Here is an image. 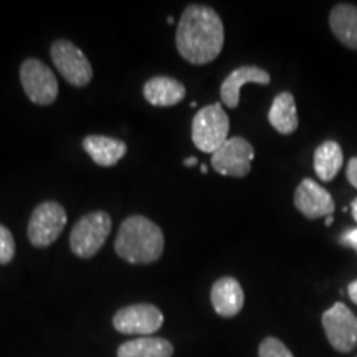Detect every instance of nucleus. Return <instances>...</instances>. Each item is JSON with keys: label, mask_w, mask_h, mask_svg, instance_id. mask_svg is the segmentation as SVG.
<instances>
[{"label": "nucleus", "mask_w": 357, "mask_h": 357, "mask_svg": "<svg viewBox=\"0 0 357 357\" xmlns=\"http://www.w3.org/2000/svg\"><path fill=\"white\" fill-rule=\"evenodd\" d=\"M225 33L220 15L207 6H189L177 24L178 55L192 65L212 63L220 55Z\"/></svg>", "instance_id": "f257e3e1"}, {"label": "nucleus", "mask_w": 357, "mask_h": 357, "mask_svg": "<svg viewBox=\"0 0 357 357\" xmlns=\"http://www.w3.org/2000/svg\"><path fill=\"white\" fill-rule=\"evenodd\" d=\"M114 250L132 265L158 261L164 252V234L158 223L142 215H131L121 223Z\"/></svg>", "instance_id": "f03ea898"}, {"label": "nucleus", "mask_w": 357, "mask_h": 357, "mask_svg": "<svg viewBox=\"0 0 357 357\" xmlns=\"http://www.w3.org/2000/svg\"><path fill=\"white\" fill-rule=\"evenodd\" d=\"M230 121L220 102L205 106L192 119V141L202 153L213 154L229 139Z\"/></svg>", "instance_id": "7ed1b4c3"}, {"label": "nucleus", "mask_w": 357, "mask_h": 357, "mask_svg": "<svg viewBox=\"0 0 357 357\" xmlns=\"http://www.w3.org/2000/svg\"><path fill=\"white\" fill-rule=\"evenodd\" d=\"M113 229L109 213L98 211L79 218L70 234V248L78 258H93L102 248Z\"/></svg>", "instance_id": "20e7f679"}, {"label": "nucleus", "mask_w": 357, "mask_h": 357, "mask_svg": "<svg viewBox=\"0 0 357 357\" xmlns=\"http://www.w3.org/2000/svg\"><path fill=\"white\" fill-rule=\"evenodd\" d=\"M66 225V211L63 205L53 200L42 202L35 207L29 220V240L33 247L45 248L56 242Z\"/></svg>", "instance_id": "39448f33"}, {"label": "nucleus", "mask_w": 357, "mask_h": 357, "mask_svg": "<svg viewBox=\"0 0 357 357\" xmlns=\"http://www.w3.org/2000/svg\"><path fill=\"white\" fill-rule=\"evenodd\" d=\"M20 82L25 95L33 105H53L58 96V82L55 73L43 61L29 58L20 66Z\"/></svg>", "instance_id": "423d86ee"}, {"label": "nucleus", "mask_w": 357, "mask_h": 357, "mask_svg": "<svg viewBox=\"0 0 357 357\" xmlns=\"http://www.w3.org/2000/svg\"><path fill=\"white\" fill-rule=\"evenodd\" d=\"M50 55L56 70L71 86H86L93 78V68L86 55L75 43L60 38L53 42Z\"/></svg>", "instance_id": "0eeeda50"}, {"label": "nucleus", "mask_w": 357, "mask_h": 357, "mask_svg": "<svg viewBox=\"0 0 357 357\" xmlns=\"http://www.w3.org/2000/svg\"><path fill=\"white\" fill-rule=\"evenodd\" d=\"M323 328L329 344L339 352H351L357 346V318L344 303L337 301L324 311Z\"/></svg>", "instance_id": "6e6552de"}, {"label": "nucleus", "mask_w": 357, "mask_h": 357, "mask_svg": "<svg viewBox=\"0 0 357 357\" xmlns=\"http://www.w3.org/2000/svg\"><path fill=\"white\" fill-rule=\"evenodd\" d=\"M255 158V149L243 137H231L227 139L220 149L212 154V167L220 176L245 177L252 171V160Z\"/></svg>", "instance_id": "1a4fd4ad"}, {"label": "nucleus", "mask_w": 357, "mask_h": 357, "mask_svg": "<svg viewBox=\"0 0 357 357\" xmlns=\"http://www.w3.org/2000/svg\"><path fill=\"white\" fill-rule=\"evenodd\" d=\"M164 323V314L159 307L154 305H131L123 307L114 314L113 324L116 331L123 334H131V336H153L158 333Z\"/></svg>", "instance_id": "9d476101"}, {"label": "nucleus", "mask_w": 357, "mask_h": 357, "mask_svg": "<svg viewBox=\"0 0 357 357\" xmlns=\"http://www.w3.org/2000/svg\"><path fill=\"white\" fill-rule=\"evenodd\" d=\"M294 207L306 218L314 220L319 217L333 215L336 205L331 194L324 187H321L312 178H303L294 192Z\"/></svg>", "instance_id": "9b49d317"}, {"label": "nucleus", "mask_w": 357, "mask_h": 357, "mask_svg": "<svg viewBox=\"0 0 357 357\" xmlns=\"http://www.w3.org/2000/svg\"><path fill=\"white\" fill-rule=\"evenodd\" d=\"M271 82L270 73L266 70L260 68V66H240L231 71V73L223 79L220 86V98L222 102L227 108H236L240 102V89L248 83H258V84H268Z\"/></svg>", "instance_id": "f8f14e48"}, {"label": "nucleus", "mask_w": 357, "mask_h": 357, "mask_svg": "<svg viewBox=\"0 0 357 357\" xmlns=\"http://www.w3.org/2000/svg\"><path fill=\"white\" fill-rule=\"evenodd\" d=\"M212 306L222 318H234L242 311L245 303L243 289L231 276H223L213 283L211 291Z\"/></svg>", "instance_id": "ddd939ff"}, {"label": "nucleus", "mask_w": 357, "mask_h": 357, "mask_svg": "<svg viewBox=\"0 0 357 357\" xmlns=\"http://www.w3.org/2000/svg\"><path fill=\"white\" fill-rule=\"evenodd\" d=\"M83 149L98 166L111 167L126 155L128 144L121 139H116V137L91 134L83 139Z\"/></svg>", "instance_id": "4468645a"}, {"label": "nucleus", "mask_w": 357, "mask_h": 357, "mask_svg": "<svg viewBox=\"0 0 357 357\" xmlns=\"http://www.w3.org/2000/svg\"><path fill=\"white\" fill-rule=\"evenodd\" d=\"M146 101L159 108H167L181 102L185 98V86L178 79L171 77H154L147 79L144 88Z\"/></svg>", "instance_id": "2eb2a0df"}, {"label": "nucleus", "mask_w": 357, "mask_h": 357, "mask_svg": "<svg viewBox=\"0 0 357 357\" xmlns=\"http://www.w3.org/2000/svg\"><path fill=\"white\" fill-rule=\"evenodd\" d=\"M329 26L344 47L357 50V7L339 3L329 13Z\"/></svg>", "instance_id": "dca6fc26"}, {"label": "nucleus", "mask_w": 357, "mask_h": 357, "mask_svg": "<svg viewBox=\"0 0 357 357\" xmlns=\"http://www.w3.org/2000/svg\"><path fill=\"white\" fill-rule=\"evenodd\" d=\"M344 164V153L336 141H324L314 151V172L323 182H331Z\"/></svg>", "instance_id": "f3484780"}, {"label": "nucleus", "mask_w": 357, "mask_h": 357, "mask_svg": "<svg viewBox=\"0 0 357 357\" xmlns=\"http://www.w3.org/2000/svg\"><path fill=\"white\" fill-rule=\"evenodd\" d=\"M268 121L280 134H293L298 129L296 101L291 93L283 91L271 102Z\"/></svg>", "instance_id": "a211bd4d"}, {"label": "nucleus", "mask_w": 357, "mask_h": 357, "mask_svg": "<svg viewBox=\"0 0 357 357\" xmlns=\"http://www.w3.org/2000/svg\"><path fill=\"white\" fill-rule=\"evenodd\" d=\"M174 346L164 337H137L119 346L118 357H172Z\"/></svg>", "instance_id": "6ab92c4d"}, {"label": "nucleus", "mask_w": 357, "mask_h": 357, "mask_svg": "<svg viewBox=\"0 0 357 357\" xmlns=\"http://www.w3.org/2000/svg\"><path fill=\"white\" fill-rule=\"evenodd\" d=\"M258 357H294L293 352L288 349L280 339L266 337L263 339L258 347Z\"/></svg>", "instance_id": "aec40b11"}, {"label": "nucleus", "mask_w": 357, "mask_h": 357, "mask_svg": "<svg viewBox=\"0 0 357 357\" xmlns=\"http://www.w3.org/2000/svg\"><path fill=\"white\" fill-rule=\"evenodd\" d=\"M15 257V240L12 231L0 223V265H8Z\"/></svg>", "instance_id": "412c9836"}, {"label": "nucleus", "mask_w": 357, "mask_h": 357, "mask_svg": "<svg viewBox=\"0 0 357 357\" xmlns=\"http://www.w3.org/2000/svg\"><path fill=\"white\" fill-rule=\"evenodd\" d=\"M339 242H341L342 247H349L352 250H356L357 253V229H351L347 230L346 234H342Z\"/></svg>", "instance_id": "4be33fe9"}, {"label": "nucleus", "mask_w": 357, "mask_h": 357, "mask_svg": "<svg viewBox=\"0 0 357 357\" xmlns=\"http://www.w3.org/2000/svg\"><path fill=\"white\" fill-rule=\"evenodd\" d=\"M346 176H347V181H349V184L357 189V158H352L349 162H347Z\"/></svg>", "instance_id": "5701e85b"}, {"label": "nucleus", "mask_w": 357, "mask_h": 357, "mask_svg": "<svg viewBox=\"0 0 357 357\" xmlns=\"http://www.w3.org/2000/svg\"><path fill=\"white\" fill-rule=\"evenodd\" d=\"M347 294H349L351 301L356 303V305H357V280L352 281L349 287H347Z\"/></svg>", "instance_id": "b1692460"}, {"label": "nucleus", "mask_w": 357, "mask_h": 357, "mask_svg": "<svg viewBox=\"0 0 357 357\" xmlns=\"http://www.w3.org/2000/svg\"><path fill=\"white\" fill-rule=\"evenodd\" d=\"M197 162H199L197 158H194V155H192V158H187V159L184 160V166H185V167H194Z\"/></svg>", "instance_id": "393cba45"}, {"label": "nucleus", "mask_w": 357, "mask_h": 357, "mask_svg": "<svg viewBox=\"0 0 357 357\" xmlns=\"http://www.w3.org/2000/svg\"><path fill=\"white\" fill-rule=\"evenodd\" d=\"M351 211H352V217H354V218H356V222H357V199L352 200V204H351Z\"/></svg>", "instance_id": "a878e982"}, {"label": "nucleus", "mask_w": 357, "mask_h": 357, "mask_svg": "<svg viewBox=\"0 0 357 357\" xmlns=\"http://www.w3.org/2000/svg\"><path fill=\"white\" fill-rule=\"evenodd\" d=\"M333 222H334V218H333V215H329V217H326V227H329V225H333Z\"/></svg>", "instance_id": "bb28decb"}, {"label": "nucleus", "mask_w": 357, "mask_h": 357, "mask_svg": "<svg viewBox=\"0 0 357 357\" xmlns=\"http://www.w3.org/2000/svg\"><path fill=\"white\" fill-rule=\"evenodd\" d=\"M200 172H202V174H207L208 172L207 164H202V166H200Z\"/></svg>", "instance_id": "cd10ccee"}, {"label": "nucleus", "mask_w": 357, "mask_h": 357, "mask_svg": "<svg viewBox=\"0 0 357 357\" xmlns=\"http://www.w3.org/2000/svg\"><path fill=\"white\" fill-rule=\"evenodd\" d=\"M167 24H169V25H172V24H174V17H169V19H167Z\"/></svg>", "instance_id": "c85d7f7f"}]
</instances>
